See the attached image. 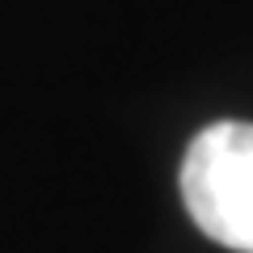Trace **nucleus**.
I'll return each instance as SVG.
<instances>
[{
	"mask_svg": "<svg viewBox=\"0 0 253 253\" xmlns=\"http://www.w3.org/2000/svg\"><path fill=\"white\" fill-rule=\"evenodd\" d=\"M181 199L207 241L253 253V123L203 126L181 161Z\"/></svg>",
	"mask_w": 253,
	"mask_h": 253,
	"instance_id": "f257e3e1",
	"label": "nucleus"
}]
</instances>
